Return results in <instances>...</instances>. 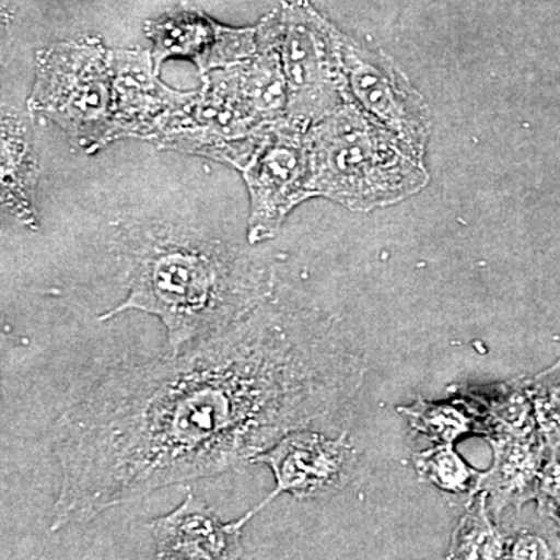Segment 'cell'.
<instances>
[{
  "mask_svg": "<svg viewBox=\"0 0 560 560\" xmlns=\"http://www.w3.org/2000/svg\"><path fill=\"white\" fill-rule=\"evenodd\" d=\"M254 515L221 522L215 511L187 488L175 510L147 523L154 540V558L162 560H224L245 556L242 534Z\"/></svg>",
  "mask_w": 560,
  "mask_h": 560,
  "instance_id": "ba28073f",
  "label": "cell"
},
{
  "mask_svg": "<svg viewBox=\"0 0 560 560\" xmlns=\"http://www.w3.org/2000/svg\"><path fill=\"white\" fill-rule=\"evenodd\" d=\"M541 495L555 501L560 510V464L552 460L541 474Z\"/></svg>",
  "mask_w": 560,
  "mask_h": 560,
  "instance_id": "ac0fdd59",
  "label": "cell"
},
{
  "mask_svg": "<svg viewBox=\"0 0 560 560\" xmlns=\"http://www.w3.org/2000/svg\"><path fill=\"white\" fill-rule=\"evenodd\" d=\"M307 138L313 195L350 209L390 205L427 183L418 153L352 106L335 110Z\"/></svg>",
  "mask_w": 560,
  "mask_h": 560,
  "instance_id": "3957f363",
  "label": "cell"
},
{
  "mask_svg": "<svg viewBox=\"0 0 560 560\" xmlns=\"http://www.w3.org/2000/svg\"><path fill=\"white\" fill-rule=\"evenodd\" d=\"M156 43V68L162 61L173 55H183L197 60L202 69L215 68L219 65L241 60L256 51L257 46L250 39L249 33H231L212 31V27L197 22L172 21L160 25L154 31Z\"/></svg>",
  "mask_w": 560,
  "mask_h": 560,
  "instance_id": "8fae6325",
  "label": "cell"
},
{
  "mask_svg": "<svg viewBox=\"0 0 560 560\" xmlns=\"http://www.w3.org/2000/svg\"><path fill=\"white\" fill-rule=\"evenodd\" d=\"M493 452L492 469L480 474L475 493L482 492L490 499L489 512L500 518L506 508H521L530 499L534 478L539 466V451L529 436L493 433L486 436Z\"/></svg>",
  "mask_w": 560,
  "mask_h": 560,
  "instance_id": "30bf717a",
  "label": "cell"
},
{
  "mask_svg": "<svg viewBox=\"0 0 560 560\" xmlns=\"http://www.w3.org/2000/svg\"><path fill=\"white\" fill-rule=\"evenodd\" d=\"M245 179L250 195L248 238L264 242L278 234L294 206L313 195L311 147L301 125H271L246 165Z\"/></svg>",
  "mask_w": 560,
  "mask_h": 560,
  "instance_id": "5b68a950",
  "label": "cell"
},
{
  "mask_svg": "<svg viewBox=\"0 0 560 560\" xmlns=\"http://www.w3.org/2000/svg\"><path fill=\"white\" fill-rule=\"evenodd\" d=\"M397 411L410 422L411 429L427 434L438 444H453L459 436L471 431L485 436L488 433L485 420L480 422V415L467 401L431 404L419 399L412 407H400Z\"/></svg>",
  "mask_w": 560,
  "mask_h": 560,
  "instance_id": "4fadbf2b",
  "label": "cell"
},
{
  "mask_svg": "<svg viewBox=\"0 0 560 560\" xmlns=\"http://www.w3.org/2000/svg\"><path fill=\"white\" fill-rule=\"evenodd\" d=\"M495 394L485 390L482 394L470 393L486 407V427L488 434L506 433L514 436H529L534 423L530 418V408L525 394L515 385L495 386Z\"/></svg>",
  "mask_w": 560,
  "mask_h": 560,
  "instance_id": "2e32d148",
  "label": "cell"
},
{
  "mask_svg": "<svg viewBox=\"0 0 560 560\" xmlns=\"http://www.w3.org/2000/svg\"><path fill=\"white\" fill-rule=\"evenodd\" d=\"M340 57L357 101L419 154L427 136V119L418 95L397 77L396 70L341 38Z\"/></svg>",
  "mask_w": 560,
  "mask_h": 560,
  "instance_id": "9c48e42d",
  "label": "cell"
},
{
  "mask_svg": "<svg viewBox=\"0 0 560 560\" xmlns=\"http://www.w3.org/2000/svg\"><path fill=\"white\" fill-rule=\"evenodd\" d=\"M2 202L25 226L38 228L32 191L35 161L28 127L24 120L5 117L2 125Z\"/></svg>",
  "mask_w": 560,
  "mask_h": 560,
  "instance_id": "7c38bea8",
  "label": "cell"
},
{
  "mask_svg": "<svg viewBox=\"0 0 560 560\" xmlns=\"http://www.w3.org/2000/svg\"><path fill=\"white\" fill-rule=\"evenodd\" d=\"M550 548L544 540L534 536L517 537L510 544L508 559H551Z\"/></svg>",
  "mask_w": 560,
  "mask_h": 560,
  "instance_id": "e0dca14e",
  "label": "cell"
},
{
  "mask_svg": "<svg viewBox=\"0 0 560 560\" xmlns=\"http://www.w3.org/2000/svg\"><path fill=\"white\" fill-rule=\"evenodd\" d=\"M357 463L359 453L346 431L335 438L320 430L291 431L254 458L253 464H264L272 471L276 489L249 512L259 514L282 493L298 500L334 495L352 480Z\"/></svg>",
  "mask_w": 560,
  "mask_h": 560,
  "instance_id": "52a82bcc",
  "label": "cell"
},
{
  "mask_svg": "<svg viewBox=\"0 0 560 560\" xmlns=\"http://www.w3.org/2000/svg\"><path fill=\"white\" fill-rule=\"evenodd\" d=\"M364 374L337 319L279 296L179 352L117 364L55 420L49 529L241 469L291 431H342Z\"/></svg>",
  "mask_w": 560,
  "mask_h": 560,
  "instance_id": "6da1fadb",
  "label": "cell"
},
{
  "mask_svg": "<svg viewBox=\"0 0 560 560\" xmlns=\"http://www.w3.org/2000/svg\"><path fill=\"white\" fill-rule=\"evenodd\" d=\"M113 94L102 50L58 46L40 58L33 103L80 142H106L117 130Z\"/></svg>",
  "mask_w": 560,
  "mask_h": 560,
  "instance_id": "277c9868",
  "label": "cell"
},
{
  "mask_svg": "<svg viewBox=\"0 0 560 560\" xmlns=\"http://www.w3.org/2000/svg\"><path fill=\"white\" fill-rule=\"evenodd\" d=\"M416 470L423 481H429L445 492H474L480 471L471 469L452 444H440L427 452L412 455Z\"/></svg>",
  "mask_w": 560,
  "mask_h": 560,
  "instance_id": "9a60e30c",
  "label": "cell"
},
{
  "mask_svg": "<svg viewBox=\"0 0 560 560\" xmlns=\"http://www.w3.org/2000/svg\"><path fill=\"white\" fill-rule=\"evenodd\" d=\"M470 510L453 534L448 559H504L510 540L500 533L490 518L488 495L475 493Z\"/></svg>",
  "mask_w": 560,
  "mask_h": 560,
  "instance_id": "5bb4252c",
  "label": "cell"
},
{
  "mask_svg": "<svg viewBox=\"0 0 560 560\" xmlns=\"http://www.w3.org/2000/svg\"><path fill=\"white\" fill-rule=\"evenodd\" d=\"M278 38L291 120L326 116L341 97V36L311 14H290Z\"/></svg>",
  "mask_w": 560,
  "mask_h": 560,
  "instance_id": "8992f818",
  "label": "cell"
},
{
  "mask_svg": "<svg viewBox=\"0 0 560 560\" xmlns=\"http://www.w3.org/2000/svg\"><path fill=\"white\" fill-rule=\"evenodd\" d=\"M127 243V298L98 319L125 312L154 316L167 334V352L226 330L272 296L264 271L200 235L172 228H135Z\"/></svg>",
  "mask_w": 560,
  "mask_h": 560,
  "instance_id": "7a4b0ae2",
  "label": "cell"
}]
</instances>
